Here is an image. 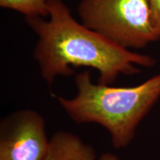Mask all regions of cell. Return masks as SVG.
I'll use <instances>...</instances> for the list:
<instances>
[{
    "mask_svg": "<svg viewBox=\"0 0 160 160\" xmlns=\"http://www.w3.org/2000/svg\"><path fill=\"white\" fill-rule=\"evenodd\" d=\"M49 20L25 17L38 37L33 58L42 77L51 85L59 76L74 73L71 67H89L99 73V84L111 85L120 74L140 72L136 65H155V59L133 53L77 22L62 0H47Z\"/></svg>",
    "mask_w": 160,
    "mask_h": 160,
    "instance_id": "obj_1",
    "label": "cell"
},
{
    "mask_svg": "<svg viewBox=\"0 0 160 160\" xmlns=\"http://www.w3.org/2000/svg\"><path fill=\"white\" fill-rule=\"evenodd\" d=\"M151 9L152 19L157 34L160 38V0H148Z\"/></svg>",
    "mask_w": 160,
    "mask_h": 160,
    "instance_id": "obj_7",
    "label": "cell"
},
{
    "mask_svg": "<svg viewBox=\"0 0 160 160\" xmlns=\"http://www.w3.org/2000/svg\"><path fill=\"white\" fill-rule=\"evenodd\" d=\"M49 145L45 121L37 111L19 110L0 122V160H43Z\"/></svg>",
    "mask_w": 160,
    "mask_h": 160,
    "instance_id": "obj_4",
    "label": "cell"
},
{
    "mask_svg": "<svg viewBox=\"0 0 160 160\" xmlns=\"http://www.w3.org/2000/svg\"><path fill=\"white\" fill-rule=\"evenodd\" d=\"M77 11L84 25L125 48L160 39L148 0H81Z\"/></svg>",
    "mask_w": 160,
    "mask_h": 160,
    "instance_id": "obj_3",
    "label": "cell"
},
{
    "mask_svg": "<svg viewBox=\"0 0 160 160\" xmlns=\"http://www.w3.org/2000/svg\"><path fill=\"white\" fill-rule=\"evenodd\" d=\"M95 150L77 135L60 131L52 136L43 160H96Z\"/></svg>",
    "mask_w": 160,
    "mask_h": 160,
    "instance_id": "obj_5",
    "label": "cell"
},
{
    "mask_svg": "<svg viewBox=\"0 0 160 160\" xmlns=\"http://www.w3.org/2000/svg\"><path fill=\"white\" fill-rule=\"evenodd\" d=\"M0 6L13 10L25 17H47V0H0Z\"/></svg>",
    "mask_w": 160,
    "mask_h": 160,
    "instance_id": "obj_6",
    "label": "cell"
},
{
    "mask_svg": "<svg viewBox=\"0 0 160 160\" xmlns=\"http://www.w3.org/2000/svg\"><path fill=\"white\" fill-rule=\"evenodd\" d=\"M75 83L76 97H56L58 102L74 122L103 127L117 149L131 142L137 126L160 97V74L135 87L117 88L93 83L86 71L76 76Z\"/></svg>",
    "mask_w": 160,
    "mask_h": 160,
    "instance_id": "obj_2",
    "label": "cell"
},
{
    "mask_svg": "<svg viewBox=\"0 0 160 160\" xmlns=\"http://www.w3.org/2000/svg\"><path fill=\"white\" fill-rule=\"evenodd\" d=\"M98 160H119L117 156L112 153H102L99 157Z\"/></svg>",
    "mask_w": 160,
    "mask_h": 160,
    "instance_id": "obj_8",
    "label": "cell"
}]
</instances>
